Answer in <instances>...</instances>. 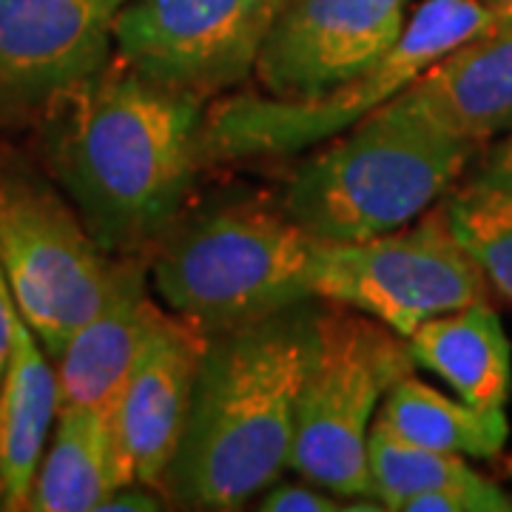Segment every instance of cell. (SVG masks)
<instances>
[{"mask_svg":"<svg viewBox=\"0 0 512 512\" xmlns=\"http://www.w3.org/2000/svg\"><path fill=\"white\" fill-rule=\"evenodd\" d=\"M402 512H512V495L490 478L478 476L476 481L416 495L404 504Z\"/></svg>","mask_w":512,"mask_h":512,"instance_id":"44dd1931","label":"cell"},{"mask_svg":"<svg viewBox=\"0 0 512 512\" xmlns=\"http://www.w3.org/2000/svg\"><path fill=\"white\" fill-rule=\"evenodd\" d=\"M154 288L202 333L234 328L311 299L313 242L265 202L211 208L157 239Z\"/></svg>","mask_w":512,"mask_h":512,"instance_id":"5b68a950","label":"cell"},{"mask_svg":"<svg viewBox=\"0 0 512 512\" xmlns=\"http://www.w3.org/2000/svg\"><path fill=\"white\" fill-rule=\"evenodd\" d=\"M478 151L382 106L296 165L279 208L313 239L390 234L433 208Z\"/></svg>","mask_w":512,"mask_h":512,"instance_id":"3957f363","label":"cell"},{"mask_svg":"<svg viewBox=\"0 0 512 512\" xmlns=\"http://www.w3.org/2000/svg\"><path fill=\"white\" fill-rule=\"evenodd\" d=\"M376 421L421 447L467 458L501 456L510 439L504 410H476L458 396H444L413 373L402 376L384 393Z\"/></svg>","mask_w":512,"mask_h":512,"instance_id":"ac0fdd59","label":"cell"},{"mask_svg":"<svg viewBox=\"0 0 512 512\" xmlns=\"http://www.w3.org/2000/svg\"><path fill=\"white\" fill-rule=\"evenodd\" d=\"M146 271L131 254L114 262V279L103 305L57 353L60 407H111L148 330L163 313L148 296Z\"/></svg>","mask_w":512,"mask_h":512,"instance_id":"5bb4252c","label":"cell"},{"mask_svg":"<svg viewBox=\"0 0 512 512\" xmlns=\"http://www.w3.org/2000/svg\"><path fill=\"white\" fill-rule=\"evenodd\" d=\"M9 510V504H6V495H3V487H0V512Z\"/></svg>","mask_w":512,"mask_h":512,"instance_id":"83f0119b","label":"cell"},{"mask_svg":"<svg viewBox=\"0 0 512 512\" xmlns=\"http://www.w3.org/2000/svg\"><path fill=\"white\" fill-rule=\"evenodd\" d=\"M274 18L268 0H126L114 18V49L151 83L205 97L254 72Z\"/></svg>","mask_w":512,"mask_h":512,"instance_id":"9c48e42d","label":"cell"},{"mask_svg":"<svg viewBox=\"0 0 512 512\" xmlns=\"http://www.w3.org/2000/svg\"><path fill=\"white\" fill-rule=\"evenodd\" d=\"M163 510V495L148 493L146 484H126L100 504V512H157Z\"/></svg>","mask_w":512,"mask_h":512,"instance_id":"cb8c5ba5","label":"cell"},{"mask_svg":"<svg viewBox=\"0 0 512 512\" xmlns=\"http://www.w3.org/2000/svg\"><path fill=\"white\" fill-rule=\"evenodd\" d=\"M268 3H271V6H274V12H279V9H282V6H285V3H288V0H268Z\"/></svg>","mask_w":512,"mask_h":512,"instance_id":"4316f807","label":"cell"},{"mask_svg":"<svg viewBox=\"0 0 512 512\" xmlns=\"http://www.w3.org/2000/svg\"><path fill=\"white\" fill-rule=\"evenodd\" d=\"M15 322H18V308L12 299V288L6 282V274L0 268V379L9 362V350H12V336H15Z\"/></svg>","mask_w":512,"mask_h":512,"instance_id":"d4e9b609","label":"cell"},{"mask_svg":"<svg viewBox=\"0 0 512 512\" xmlns=\"http://www.w3.org/2000/svg\"><path fill=\"white\" fill-rule=\"evenodd\" d=\"M481 3H487L493 9H501V12H512V0H481Z\"/></svg>","mask_w":512,"mask_h":512,"instance_id":"484cf974","label":"cell"},{"mask_svg":"<svg viewBox=\"0 0 512 512\" xmlns=\"http://www.w3.org/2000/svg\"><path fill=\"white\" fill-rule=\"evenodd\" d=\"M0 268L20 319L49 359L92 319L114 279V262L80 214L52 185L6 157H0Z\"/></svg>","mask_w":512,"mask_h":512,"instance_id":"ba28073f","label":"cell"},{"mask_svg":"<svg viewBox=\"0 0 512 512\" xmlns=\"http://www.w3.org/2000/svg\"><path fill=\"white\" fill-rule=\"evenodd\" d=\"M205 333L183 316L160 313L148 330L109 413L134 484L163 487L183 439Z\"/></svg>","mask_w":512,"mask_h":512,"instance_id":"7c38bea8","label":"cell"},{"mask_svg":"<svg viewBox=\"0 0 512 512\" xmlns=\"http://www.w3.org/2000/svg\"><path fill=\"white\" fill-rule=\"evenodd\" d=\"M510 470H512V461H510Z\"/></svg>","mask_w":512,"mask_h":512,"instance_id":"f1b7e54d","label":"cell"},{"mask_svg":"<svg viewBox=\"0 0 512 512\" xmlns=\"http://www.w3.org/2000/svg\"><path fill=\"white\" fill-rule=\"evenodd\" d=\"M512 15L481 0H421L402 35L365 72L311 100L234 94L205 114L202 160H265L325 146L402 94L419 74Z\"/></svg>","mask_w":512,"mask_h":512,"instance_id":"277c9868","label":"cell"},{"mask_svg":"<svg viewBox=\"0 0 512 512\" xmlns=\"http://www.w3.org/2000/svg\"><path fill=\"white\" fill-rule=\"evenodd\" d=\"M390 111L470 143L512 131V15L419 74Z\"/></svg>","mask_w":512,"mask_h":512,"instance_id":"4fadbf2b","label":"cell"},{"mask_svg":"<svg viewBox=\"0 0 512 512\" xmlns=\"http://www.w3.org/2000/svg\"><path fill=\"white\" fill-rule=\"evenodd\" d=\"M470 183L490 185V188L512 194V131L507 140H501L493 151L484 154V160H481Z\"/></svg>","mask_w":512,"mask_h":512,"instance_id":"603a6c76","label":"cell"},{"mask_svg":"<svg viewBox=\"0 0 512 512\" xmlns=\"http://www.w3.org/2000/svg\"><path fill=\"white\" fill-rule=\"evenodd\" d=\"M450 228L487 282L512 302V194L467 183L444 200Z\"/></svg>","mask_w":512,"mask_h":512,"instance_id":"ffe728a7","label":"cell"},{"mask_svg":"<svg viewBox=\"0 0 512 512\" xmlns=\"http://www.w3.org/2000/svg\"><path fill=\"white\" fill-rule=\"evenodd\" d=\"M413 0H288L268 26L254 74L265 94L311 100L365 72L402 35Z\"/></svg>","mask_w":512,"mask_h":512,"instance_id":"30bf717a","label":"cell"},{"mask_svg":"<svg viewBox=\"0 0 512 512\" xmlns=\"http://www.w3.org/2000/svg\"><path fill=\"white\" fill-rule=\"evenodd\" d=\"M134 484L109 410L60 407L49 450L37 464L26 510L92 512Z\"/></svg>","mask_w":512,"mask_h":512,"instance_id":"2e32d148","label":"cell"},{"mask_svg":"<svg viewBox=\"0 0 512 512\" xmlns=\"http://www.w3.org/2000/svg\"><path fill=\"white\" fill-rule=\"evenodd\" d=\"M40 114L46 168L94 242L134 254L163 237L202 160V97L120 66L60 92Z\"/></svg>","mask_w":512,"mask_h":512,"instance_id":"6da1fadb","label":"cell"},{"mask_svg":"<svg viewBox=\"0 0 512 512\" xmlns=\"http://www.w3.org/2000/svg\"><path fill=\"white\" fill-rule=\"evenodd\" d=\"M367 473L373 484V498L382 504V510L393 512H402L404 504L416 495L476 481L481 476L464 456L421 447L416 441L396 436L379 421H373L367 439Z\"/></svg>","mask_w":512,"mask_h":512,"instance_id":"d6986e66","label":"cell"},{"mask_svg":"<svg viewBox=\"0 0 512 512\" xmlns=\"http://www.w3.org/2000/svg\"><path fill=\"white\" fill-rule=\"evenodd\" d=\"M339 495L328 490H316V484H291V481H274L262 498H259V510L265 512H365L382 510L379 501H367V504H342L336 501Z\"/></svg>","mask_w":512,"mask_h":512,"instance_id":"7402d4cb","label":"cell"},{"mask_svg":"<svg viewBox=\"0 0 512 512\" xmlns=\"http://www.w3.org/2000/svg\"><path fill=\"white\" fill-rule=\"evenodd\" d=\"M316 296L205 333L177 456L160 493L188 510L245 507L282 478L316 348Z\"/></svg>","mask_w":512,"mask_h":512,"instance_id":"7a4b0ae2","label":"cell"},{"mask_svg":"<svg viewBox=\"0 0 512 512\" xmlns=\"http://www.w3.org/2000/svg\"><path fill=\"white\" fill-rule=\"evenodd\" d=\"M407 350L413 367L436 373L464 404L504 410L510 402L512 345L490 299L421 322Z\"/></svg>","mask_w":512,"mask_h":512,"instance_id":"9a60e30c","label":"cell"},{"mask_svg":"<svg viewBox=\"0 0 512 512\" xmlns=\"http://www.w3.org/2000/svg\"><path fill=\"white\" fill-rule=\"evenodd\" d=\"M510 473H512V470H510Z\"/></svg>","mask_w":512,"mask_h":512,"instance_id":"f546056e","label":"cell"},{"mask_svg":"<svg viewBox=\"0 0 512 512\" xmlns=\"http://www.w3.org/2000/svg\"><path fill=\"white\" fill-rule=\"evenodd\" d=\"M407 373L413 359L399 333L345 305L319 308L288 467L339 498L376 501L367 439L384 393Z\"/></svg>","mask_w":512,"mask_h":512,"instance_id":"8992f818","label":"cell"},{"mask_svg":"<svg viewBox=\"0 0 512 512\" xmlns=\"http://www.w3.org/2000/svg\"><path fill=\"white\" fill-rule=\"evenodd\" d=\"M126 0H0V123L46 109L109 66Z\"/></svg>","mask_w":512,"mask_h":512,"instance_id":"8fae6325","label":"cell"},{"mask_svg":"<svg viewBox=\"0 0 512 512\" xmlns=\"http://www.w3.org/2000/svg\"><path fill=\"white\" fill-rule=\"evenodd\" d=\"M57 413V370L18 313L9 362L0 379V487L9 510H26L29 504V490Z\"/></svg>","mask_w":512,"mask_h":512,"instance_id":"e0dca14e","label":"cell"},{"mask_svg":"<svg viewBox=\"0 0 512 512\" xmlns=\"http://www.w3.org/2000/svg\"><path fill=\"white\" fill-rule=\"evenodd\" d=\"M311 291L407 339L421 322L490 299V282L450 228L444 202L399 231L313 242Z\"/></svg>","mask_w":512,"mask_h":512,"instance_id":"52a82bcc","label":"cell"}]
</instances>
